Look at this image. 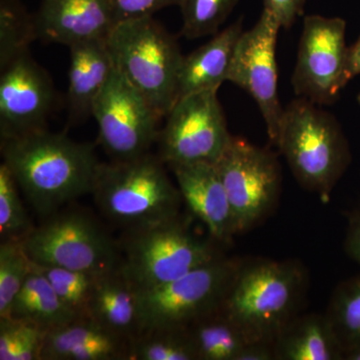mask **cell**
Masks as SVG:
<instances>
[{
    "instance_id": "cell-1",
    "label": "cell",
    "mask_w": 360,
    "mask_h": 360,
    "mask_svg": "<svg viewBox=\"0 0 360 360\" xmlns=\"http://www.w3.org/2000/svg\"><path fill=\"white\" fill-rule=\"evenodd\" d=\"M1 156L26 200L42 219L91 193L101 163L92 144L47 129L1 139Z\"/></svg>"
},
{
    "instance_id": "cell-2",
    "label": "cell",
    "mask_w": 360,
    "mask_h": 360,
    "mask_svg": "<svg viewBox=\"0 0 360 360\" xmlns=\"http://www.w3.org/2000/svg\"><path fill=\"white\" fill-rule=\"evenodd\" d=\"M165 165L150 153L101 162L90 194L104 217L124 231L174 219L184 200Z\"/></svg>"
},
{
    "instance_id": "cell-3",
    "label": "cell",
    "mask_w": 360,
    "mask_h": 360,
    "mask_svg": "<svg viewBox=\"0 0 360 360\" xmlns=\"http://www.w3.org/2000/svg\"><path fill=\"white\" fill-rule=\"evenodd\" d=\"M305 288L307 276L297 262H243L222 307L251 340L274 342L297 316Z\"/></svg>"
},
{
    "instance_id": "cell-4",
    "label": "cell",
    "mask_w": 360,
    "mask_h": 360,
    "mask_svg": "<svg viewBox=\"0 0 360 360\" xmlns=\"http://www.w3.org/2000/svg\"><path fill=\"white\" fill-rule=\"evenodd\" d=\"M307 98L284 108L276 146L300 186L328 202L349 162L347 139L330 113Z\"/></svg>"
},
{
    "instance_id": "cell-5",
    "label": "cell",
    "mask_w": 360,
    "mask_h": 360,
    "mask_svg": "<svg viewBox=\"0 0 360 360\" xmlns=\"http://www.w3.org/2000/svg\"><path fill=\"white\" fill-rule=\"evenodd\" d=\"M116 70L148 99L160 118L177 101L184 56L153 16L116 23L106 39Z\"/></svg>"
},
{
    "instance_id": "cell-6",
    "label": "cell",
    "mask_w": 360,
    "mask_h": 360,
    "mask_svg": "<svg viewBox=\"0 0 360 360\" xmlns=\"http://www.w3.org/2000/svg\"><path fill=\"white\" fill-rule=\"evenodd\" d=\"M120 270L139 290L162 285L222 255L182 217L127 229L118 240Z\"/></svg>"
},
{
    "instance_id": "cell-7",
    "label": "cell",
    "mask_w": 360,
    "mask_h": 360,
    "mask_svg": "<svg viewBox=\"0 0 360 360\" xmlns=\"http://www.w3.org/2000/svg\"><path fill=\"white\" fill-rule=\"evenodd\" d=\"M33 264L103 274L120 267V243L89 213L59 210L22 241Z\"/></svg>"
},
{
    "instance_id": "cell-8",
    "label": "cell",
    "mask_w": 360,
    "mask_h": 360,
    "mask_svg": "<svg viewBox=\"0 0 360 360\" xmlns=\"http://www.w3.org/2000/svg\"><path fill=\"white\" fill-rule=\"evenodd\" d=\"M241 262L220 255L170 283L139 290L143 331L187 329L224 307Z\"/></svg>"
},
{
    "instance_id": "cell-9",
    "label": "cell",
    "mask_w": 360,
    "mask_h": 360,
    "mask_svg": "<svg viewBox=\"0 0 360 360\" xmlns=\"http://www.w3.org/2000/svg\"><path fill=\"white\" fill-rule=\"evenodd\" d=\"M215 165L238 233L252 229L269 214L278 200L281 169L276 155L245 139L232 136Z\"/></svg>"
},
{
    "instance_id": "cell-10",
    "label": "cell",
    "mask_w": 360,
    "mask_h": 360,
    "mask_svg": "<svg viewBox=\"0 0 360 360\" xmlns=\"http://www.w3.org/2000/svg\"><path fill=\"white\" fill-rule=\"evenodd\" d=\"M91 115L98 127L99 143L113 160L146 155L158 141L161 118L115 66L92 105Z\"/></svg>"
},
{
    "instance_id": "cell-11",
    "label": "cell",
    "mask_w": 360,
    "mask_h": 360,
    "mask_svg": "<svg viewBox=\"0 0 360 360\" xmlns=\"http://www.w3.org/2000/svg\"><path fill=\"white\" fill-rule=\"evenodd\" d=\"M217 90L179 98L167 115L158 142L167 165L217 163L231 141Z\"/></svg>"
},
{
    "instance_id": "cell-12",
    "label": "cell",
    "mask_w": 360,
    "mask_h": 360,
    "mask_svg": "<svg viewBox=\"0 0 360 360\" xmlns=\"http://www.w3.org/2000/svg\"><path fill=\"white\" fill-rule=\"evenodd\" d=\"M347 22L340 18L309 15L303 21L292 75L295 94L319 105L333 103L343 89L347 65Z\"/></svg>"
},
{
    "instance_id": "cell-13",
    "label": "cell",
    "mask_w": 360,
    "mask_h": 360,
    "mask_svg": "<svg viewBox=\"0 0 360 360\" xmlns=\"http://www.w3.org/2000/svg\"><path fill=\"white\" fill-rule=\"evenodd\" d=\"M281 26L264 8L259 20L238 40L227 82L250 94L266 125L269 141L276 146L284 108L278 96L276 44Z\"/></svg>"
},
{
    "instance_id": "cell-14",
    "label": "cell",
    "mask_w": 360,
    "mask_h": 360,
    "mask_svg": "<svg viewBox=\"0 0 360 360\" xmlns=\"http://www.w3.org/2000/svg\"><path fill=\"white\" fill-rule=\"evenodd\" d=\"M0 70L1 139L46 129L56 101V89L47 71L30 51Z\"/></svg>"
},
{
    "instance_id": "cell-15",
    "label": "cell",
    "mask_w": 360,
    "mask_h": 360,
    "mask_svg": "<svg viewBox=\"0 0 360 360\" xmlns=\"http://www.w3.org/2000/svg\"><path fill=\"white\" fill-rule=\"evenodd\" d=\"M33 18L37 39L68 47L106 39L116 25L110 0H42Z\"/></svg>"
},
{
    "instance_id": "cell-16",
    "label": "cell",
    "mask_w": 360,
    "mask_h": 360,
    "mask_svg": "<svg viewBox=\"0 0 360 360\" xmlns=\"http://www.w3.org/2000/svg\"><path fill=\"white\" fill-rule=\"evenodd\" d=\"M168 167L174 172L182 200L205 224L213 240L231 243L238 234V229L215 163H186Z\"/></svg>"
},
{
    "instance_id": "cell-17",
    "label": "cell",
    "mask_w": 360,
    "mask_h": 360,
    "mask_svg": "<svg viewBox=\"0 0 360 360\" xmlns=\"http://www.w3.org/2000/svg\"><path fill=\"white\" fill-rule=\"evenodd\" d=\"M129 341L90 317L49 329L41 360H127Z\"/></svg>"
},
{
    "instance_id": "cell-18",
    "label": "cell",
    "mask_w": 360,
    "mask_h": 360,
    "mask_svg": "<svg viewBox=\"0 0 360 360\" xmlns=\"http://www.w3.org/2000/svg\"><path fill=\"white\" fill-rule=\"evenodd\" d=\"M89 317L129 342L141 335V291L120 267L98 277L89 302Z\"/></svg>"
},
{
    "instance_id": "cell-19",
    "label": "cell",
    "mask_w": 360,
    "mask_h": 360,
    "mask_svg": "<svg viewBox=\"0 0 360 360\" xmlns=\"http://www.w3.org/2000/svg\"><path fill=\"white\" fill-rule=\"evenodd\" d=\"M243 32V20H239L184 56L179 71L177 101L198 92L219 91L221 84L227 82Z\"/></svg>"
},
{
    "instance_id": "cell-20",
    "label": "cell",
    "mask_w": 360,
    "mask_h": 360,
    "mask_svg": "<svg viewBox=\"0 0 360 360\" xmlns=\"http://www.w3.org/2000/svg\"><path fill=\"white\" fill-rule=\"evenodd\" d=\"M68 103L70 118L84 120L115 70L106 39H91L70 46Z\"/></svg>"
},
{
    "instance_id": "cell-21",
    "label": "cell",
    "mask_w": 360,
    "mask_h": 360,
    "mask_svg": "<svg viewBox=\"0 0 360 360\" xmlns=\"http://www.w3.org/2000/svg\"><path fill=\"white\" fill-rule=\"evenodd\" d=\"M276 360L343 359V349L328 315H297L274 340Z\"/></svg>"
},
{
    "instance_id": "cell-22",
    "label": "cell",
    "mask_w": 360,
    "mask_h": 360,
    "mask_svg": "<svg viewBox=\"0 0 360 360\" xmlns=\"http://www.w3.org/2000/svg\"><path fill=\"white\" fill-rule=\"evenodd\" d=\"M9 317L32 322L47 330L78 319L33 262L32 271L16 295Z\"/></svg>"
},
{
    "instance_id": "cell-23",
    "label": "cell",
    "mask_w": 360,
    "mask_h": 360,
    "mask_svg": "<svg viewBox=\"0 0 360 360\" xmlns=\"http://www.w3.org/2000/svg\"><path fill=\"white\" fill-rule=\"evenodd\" d=\"M187 331L198 360H238L253 341L224 307L198 319Z\"/></svg>"
},
{
    "instance_id": "cell-24",
    "label": "cell",
    "mask_w": 360,
    "mask_h": 360,
    "mask_svg": "<svg viewBox=\"0 0 360 360\" xmlns=\"http://www.w3.org/2000/svg\"><path fill=\"white\" fill-rule=\"evenodd\" d=\"M127 360H198L187 329L143 331L130 341Z\"/></svg>"
},
{
    "instance_id": "cell-25",
    "label": "cell",
    "mask_w": 360,
    "mask_h": 360,
    "mask_svg": "<svg viewBox=\"0 0 360 360\" xmlns=\"http://www.w3.org/2000/svg\"><path fill=\"white\" fill-rule=\"evenodd\" d=\"M35 39L34 18L20 0H0V68L30 51Z\"/></svg>"
},
{
    "instance_id": "cell-26",
    "label": "cell",
    "mask_w": 360,
    "mask_h": 360,
    "mask_svg": "<svg viewBox=\"0 0 360 360\" xmlns=\"http://www.w3.org/2000/svg\"><path fill=\"white\" fill-rule=\"evenodd\" d=\"M343 349L360 345V276L345 281L333 293L328 314Z\"/></svg>"
},
{
    "instance_id": "cell-27",
    "label": "cell",
    "mask_w": 360,
    "mask_h": 360,
    "mask_svg": "<svg viewBox=\"0 0 360 360\" xmlns=\"http://www.w3.org/2000/svg\"><path fill=\"white\" fill-rule=\"evenodd\" d=\"M33 264L46 277L52 288L68 309L72 310L78 317L89 316L90 300L101 274Z\"/></svg>"
},
{
    "instance_id": "cell-28",
    "label": "cell",
    "mask_w": 360,
    "mask_h": 360,
    "mask_svg": "<svg viewBox=\"0 0 360 360\" xmlns=\"http://www.w3.org/2000/svg\"><path fill=\"white\" fill-rule=\"evenodd\" d=\"M32 271L22 241L0 243V319H9L11 307Z\"/></svg>"
},
{
    "instance_id": "cell-29",
    "label": "cell",
    "mask_w": 360,
    "mask_h": 360,
    "mask_svg": "<svg viewBox=\"0 0 360 360\" xmlns=\"http://www.w3.org/2000/svg\"><path fill=\"white\" fill-rule=\"evenodd\" d=\"M47 329L21 319H0V360H41Z\"/></svg>"
},
{
    "instance_id": "cell-30",
    "label": "cell",
    "mask_w": 360,
    "mask_h": 360,
    "mask_svg": "<svg viewBox=\"0 0 360 360\" xmlns=\"http://www.w3.org/2000/svg\"><path fill=\"white\" fill-rule=\"evenodd\" d=\"M20 187L8 167L0 165V238L23 241L34 229L20 194Z\"/></svg>"
},
{
    "instance_id": "cell-31",
    "label": "cell",
    "mask_w": 360,
    "mask_h": 360,
    "mask_svg": "<svg viewBox=\"0 0 360 360\" xmlns=\"http://www.w3.org/2000/svg\"><path fill=\"white\" fill-rule=\"evenodd\" d=\"M238 0H180L181 34L187 39H201L219 32Z\"/></svg>"
},
{
    "instance_id": "cell-32",
    "label": "cell",
    "mask_w": 360,
    "mask_h": 360,
    "mask_svg": "<svg viewBox=\"0 0 360 360\" xmlns=\"http://www.w3.org/2000/svg\"><path fill=\"white\" fill-rule=\"evenodd\" d=\"M116 23L153 16L161 9L179 6L180 0H110Z\"/></svg>"
},
{
    "instance_id": "cell-33",
    "label": "cell",
    "mask_w": 360,
    "mask_h": 360,
    "mask_svg": "<svg viewBox=\"0 0 360 360\" xmlns=\"http://www.w3.org/2000/svg\"><path fill=\"white\" fill-rule=\"evenodd\" d=\"M307 0H264V8L269 11L281 28H290L302 13Z\"/></svg>"
},
{
    "instance_id": "cell-34",
    "label": "cell",
    "mask_w": 360,
    "mask_h": 360,
    "mask_svg": "<svg viewBox=\"0 0 360 360\" xmlns=\"http://www.w3.org/2000/svg\"><path fill=\"white\" fill-rule=\"evenodd\" d=\"M238 360H276L274 342L251 341L243 348Z\"/></svg>"
},
{
    "instance_id": "cell-35",
    "label": "cell",
    "mask_w": 360,
    "mask_h": 360,
    "mask_svg": "<svg viewBox=\"0 0 360 360\" xmlns=\"http://www.w3.org/2000/svg\"><path fill=\"white\" fill-rule=\"evenodd\" d=\"M360 75V35L356 41L352 46L348 47L347 65L343 71L342 84L345 86L354 79L355 77Z\"/></svg>"
},
{
    "instance_id": "cell-36",
    "label": "cell",
    "mask_w": 360,
    "mask_h": 360,
    "mask_svg": "<svg viewBox=\"0 0 360 360\" xmlns=\"http://www.w3.org/2000/svg\"><path fill=\"white\" fill-rule=\"evenodd\" d=\"M345 246L348 255L360 265V212L350 219Z\"/></svg>"
},
{
    "instance_id": "cell-37",
    "label": "cell",
    "mask_w": 360,
    "mask_h": 360,
    "mask_svg": "<svg viewBox=\"0 0 360 360\" xmlns=\"http://www.w3.org/2000/svg\"><path fill=\"white\" fill-rule=\"evenodd\" d=\"M343 359L360 360V345L345 352V355H343Z\"/></svg>"
},
{
    "instance_id": "cell-38",
    "label": "cell",
    "mask_w": 360,
    "mask_h": 360,
    "mask_svg": "<svg viewBox=\"0 0 360 360\" xmlns=\"http://www.w3.org/2000/svg\"><path fill=\"white\" fill-rule=\"evenodd\" d=\"M357 101H359L360 105V94H359V96H357Z\"/></svg>"
}]
</instances>
